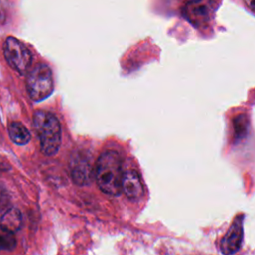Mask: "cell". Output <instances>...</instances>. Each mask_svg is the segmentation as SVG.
<instances>
[{
    "mask_svg": "<svg viewBox=\"0 0 255 255\" xmlns=\"http://www.w3.org/2000/svg\"><path fill=\"white\" fill-rule=\"evenodd\" d=\"M16 245V240L11 233H0V250L13 249Z\"/></svg>",
    "mask_w": 255,
    "mask_h": 255,
    "instance_id": "cell-12",
    "label": "cell"
},
{
    "mask_svg": "<svg viewBox=\"0 0 255 255\" xmlns=\"http://www.w3.org/2000/svg\"><path fill=\"white\" fill-rule=\"evenodd\" d=\"M8 203V194L6 189L0 183V208L4 207Z\"/></svg>",
    "mask_w": 255,
    "mask_h": 255,
    "instance_id": "cell-13",
    "label": "cell"
},
{
    "mask_svg": "<svg viewBox=\"0 0 255 255\" xmlns=\"http://www.w3.org/2000/svg\"><path fill=\"white\" fill-rule=\"evenodd\" d=\"M215 5L212 0H189L182 9L184 18L194 27H204L210 23Z\"/></svg>",
    "mask_w": 255,
    "mask_h": 255,
    "instance_id": "cell-5",
    "label": "cell"
},
{
    "mask_svg": "<svg viewBox=\"0 0 255 255\" xmlns=\"http://www.w3.org/2000/svg\"><path fill=\"white\" fill-rule=\"evenodd\" d=\"M22 225V214L18 208L8 209L0 219V228L6 233H15Z\"/></svg>",
    "mask_w": 255,
    "mask_h": 255,
    "instance_id": "cell-9",
    "label": "cell"
},
{
    "mask_svg": "<svg viewBox=\"0 0 255 255\" xmlns=\"http://www.w3.org/2000/svg\"><path fill=\"white\" fill-rule=\"evenodd\" d=\"M26 88L29 97L40 102L49 97L54 89L53 74L51 69L45 64H38L28 74Z\"/></svg>",
    "mask_w": 255,
    "mask_h": 255,
    "instance_id": "cell-3",
    "label": "cell"
},
{
    "mask_svg": "<svg viewBox=\"0 0 255 255\" xmlns=\"http://www.w3.org/2000/svg\"><path fill=\"white\" fill-rule=\"evenodd\" d=\"M122 190L129 199H139L143 195V186L139 175L134 170H128L123 174Z\"/></svg>",
    "mask_w": 255,
    "mask_h": 255,
    "instance_id": "cell-8",
    "label": "cell"
},
{
    "mask_svg": "<svg viewBox=\"0 0 255 255\" xmlns=\"http://www.w3.org/2000/svg\"><path fill=\"white\" fill-rule=\"evenodd\" d=\"M71 174L73 180L77 184H88L91 181L92 176V166L90 159L82 153L73 155L71 158Z\"/></svg>",
    "mask_w": 255,
    "mask_h": 255,
    "instance_id": "cell-7",
    "label": "cell"
},
{
    "mask_svg": "<svg viewBox=\"0 0 255 255\" xmlns=\"http://www.w3.org/2000/svg\"><path fill=\"white\" fill-rule=\"evenodd\" d=\"M244 3L249 8V10L255 13V0H244Z\"/></svg>",
    "mask_w": 255,
    "mask_h": 255,
    "instance_id": "cell-15",
    "label": "cell"
},
{
    "mask_svg": "<svg viewBox=\"0 0 255 255\" xmlns=\"http://www.w3.org/2000/svg\"><path fill=\"white\" fill-rule=\"evenodd\" d=\"M8 133L11 140L20 145H24L30 141L31 134L28 128L20 122H12L8 126Z\"/></svg>",
    "mask_w": 255,
    "mask_h": 255,
    "instance_id": "cell-10",
    "label": "cell"
},
{
    "mask_svg": "<svg viewBox=\"0 0 255 255\" xmlns=\"http://www.w3.org/2000/svg\"><path fill=\"white\" fill-rule=\"evenodd\" d=\"M3 51L9 66L18 73H25L31 65V53L29 49L18 39L14 37H8L5 40Z\"/></svg>",
    "mask_w": 255,
    "mask_h": 255,
    "instance_id": "cell-4",
    "label": "cell"
},
{
    "mask_svg": "<svg viewBox=\"0 0 255 255\" xmlns=\"http://www.w3.org/2000/svg\"><path fill=\"white\" fill-rule=\"evenodd\" d=\"M122 161L118 152H103L96 163V181L100 189L110 195H119L122 191Z\"/></svg>",
    "mask_w": 255,
    "mask_h": 255,
    "instance_id": "cell-1",
    "label": "cell"
},
{
    "mask_svg": "<svg viewBox=\"0 0 255 255\" xmlns=\"http://www.w3.org/2000/svg\"><path fill=\"white\" fill-rule=\"evenodd\" d=\"M5 0H0V22L2 23L5 20Z\"/></svg>",
    "mask_w": 255,
    "mask_h": 255,
    "instance_id": "cell-14",
    "label": "cell"
},
{
    "mask_svg": "<svg viewBox=\"0 0 255 255\" xmlns=\"http://www.w3.org/2000/svg\"><path fill=\"white\" fill-rule=\"evenodd\" d=\"M243 219L242 214L237 215L230 224L227 232L221 238L220 250L224 255H231L239 250L243 238Z\"/></svg>",
    "mask_w": 255,
    "mask_h": 255,
    "instance_id": "cell-6",
    "label": "cell"
},
{
    "mask_svg": "<svg viewBox=\"0 0 255 255\" xmlns=\"http://www.w3.org/2000/svg\"><path fill=\"white\" fill-rule=\"evenodd\" d=\"M33 122L42 152L46 155L57 153L61 145V126L57 117L50 112L37 111Z\"/></svg>",
    "mask_w": 255,
    "mask_h": 255,
    "instance_id": "cell-2",
    "label": "cell"
},
{
    "mask_svg": "<svg viewBox=\"0 0 255 255\" xmlns=\"http://www.w3.org/2000/svg\"><path fill=\"white\" fill-rule=\"evenodd\" d=\"M248 120L245 115H239L234 119V131L236 138H242L247 133Z\"/></svg>",
    "mask_w": 255,
    "mask_h": 255,
    "instance_id": "cell-11",
    "label": "cell"
}]
</instances>
